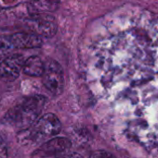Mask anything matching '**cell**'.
I'll return each instance as SVG.
<instances>
[{
    "instance_id": "cell-11",
    "label": "cell",
    "mask_w": 158,
    "mask_h": 158,
    "mask_svg": "<svg viewBox=\"0 0 158 158\" xmlns=\"http://www.w3.org/2000/svg\"><path fill=\"white\" fill-rule=\"evenodd\" d=\"M89 158H116L113 154L104 151V150H99L90 155Z\"/></svg>"
},
{
    "instance_id": "cell-9",
    "label": "cell",
    "mask_w": 158,
    "mask_h": 158,
    "mask_svg": "<svg viewBox=\"0 0 158 158\" xmlns=\"http://www.w3.org/2000/svg\"><path fill=\"white\" fill-rule=\"evenodd\" d=\"M28 4L31 9L34 13H44L51 12L58 8L60 1L59 0H28Z\"/></svg>"
},
{
    "instance_id": "cell-8",
    "label": "cell",
    "mask_w": 158,
    "mask_h": 158,
    "mask_svg": "<svg viewBox=\"0 0 158 158\" xmlns=\"http://www.w3.org/2000/svg\"><path fill=\"white\" fill-rule=\"evenodd\" d=\"M24 74L32 77H40L43 75L45 70V64L42 62L40 57L36 56H33L28 57L23 66Z\"/></svg>"
},
{
    "instance_id": "cell-1",
    "label": "cell",
    "mask_w": 158,
    "mask_h": 158,
    "mask_svg": "<svg viewBox=\"0 0 158 158\" xmlns=\"http://www.w3.org/2000/svg\"><path fill=\"white\" fill-rule=\"evenodd\" d=\"M46 101L47 99L43 95H33L25 98L7 112L2 123L16 130H27L37 120Z\"/></svg>"
},
{
    "instance_id": "cell-13",
    "label": "cell",
    "mask_w": 158,
    "mask_h": 158,
    "mask_svg": "<svg viewBox=\"0 0 158 158\" xmlns=\"http://www.w3.org/2000/svg\"><path fill=\"white\" fill-rule=\"evenodd\" d=\"M55 158H83L79 154L76 153H71V152H66L61 155L57 156Z\"/></svg>"
},
{
    "instance_id": "cell-6",
    "label": "cell",
    "mask_w": 158,
    "mask_h": 158,
    "mask_svg": "<svg viewBox=\"0 0 158 158\" xmlns=\"http://www.w3.org/2000/svg\"><path fill=\"white\" fill-rule=\"evenodd\" d=\"M72 143L67 138H53L47 143H45L38 150H36L34 155V158H47L49 156L56 157L59 155L66 153L70 150Z\"/></svg>"
},
{
    "instance_id": "cell-4",
    "label": "cell",
    "mask_w": 158,
    "mask_h": 158,
    "mask_svg": "<svg viewBox=\"0 0 158 158\" xmlns=\"http://www.w3.org/2000/svg\"><path fill=\"white\" fill-rule=\"evenodd\" d=\"M43 83L45 87L54 95H59L64 88V77L61 65L55 60H48L45 64L43 73Z\"/></svg>"
},
{
    "instance_id": "cell-2",
    "label": "cell",
    "mask_w": 158,
    "mask_h": 158,
    "mask_svg": "<svg viewBox=\"0 0 158 158\" xmlns=\"http://www.w3.org/2000/svg\"><path fill=\"white\" fill-rule=\"evenodd\" d=\"M61 130V124L59 118L54 114L47 113L38 118L31 126V129L25 130L24 139L30 140L34 143H39L50 137L58 135Z\"/></svg>"
},
{
    "instance_id": "cell-7",
    "label": "cell",
    "mask_w": 158,
    "mask_h": 158,
    "mask_svg": "<svg viewBox=\"0 0 158 158\" xmlns=\"http://www.w3.org/2000/svg\"><path fill=\"white\" fill-rule=\"evenodd\" d=\"M16 49H31L40 47L43 44L41 36L33 32H16L11 35Z\"/></svg>"
},
{
    "instance_id": "cell-10",
    "label": "cell",
    "mask_w": 158,
    "mask_h": 158,
    "mask_svg": "<svg viewBox=\"0 0 158 158\" xmlns=\"http://www.w3.org/2000/svg\"><path fill=\"white\" fill-rule=\"evenodd\" d=\"M15 49L11 36H0V62L12 55Z\"/></svg>"
},
{
    "instance_id": "cell-5",
    "label": "cell",
    "mask_w": 158,
    "mask_h": 158,
    "mask_svg": "<svg viewBox=\"0 0 158 158\" xmlns=\"http://www.w3.org/2000/svg\"><path fill=\"white\" fill-rule=\"evenodd\" d=\"M25 58L22 55L12 54L0 62V80L6 82L14 81L23 69Z\"/></svg>"
},
{
    "instance_id": "cell-12",
    "label": "cell",
    "mask_w": 158,
    "mask_h": 158,
    "mask_svg": "<svg viewBox=\"0 0 158 158\" xmlns=\"http://www.w3.org/2000/svg\"><path fill=\"white\" fill-rule=\"evenodd\" d=\"M0 158H7V148L1 134H0Z\"/></svg>"
},
{
    "instance_id": "cell-3",
    "label": "cell",
    "mask_w": 158,
    "mask_h": 158,
    "mask_svg": "<svg viewBox=\"0 0 158 158\" xmlns=\"http://www.w3.org/2000/svg\"><path fill=\"white\" fill-rule=\"evenodd\" d=\"M25 24L33 33L44 37L54 36L58 30L56 19L45 13L32 14L25 19Z\"/></svg>"
}]
</instances>
